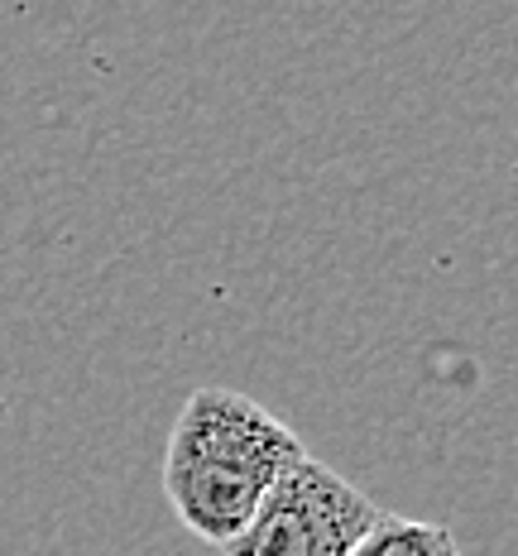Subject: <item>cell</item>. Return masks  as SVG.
<instances>
[{
	"label": "cell",
	"instance_id": "2",
	"mask_svg": "<svg viewBox=\"0 0 518 556\" xmlns=\"http://www.w3.org/2000/svg\"><path fill=\"white\" fill-rule=\"evenodd\" d=\"M379 508L365 490L321 460L303 456L279 475L240 538L226 542V556H351L379 523Z\"/></svg>",
	"mask_w": 518,
	"mask_h": 556
},
{
	"label": "cell",
	"instance_id": "3",
	"mask_svg": "<svg viewBox=\"0 0 518 556\" xmlns=\"http://www.w3.org/2000/svg\"><path fill=\"white\" fill-rule=\"evenodd\" d=\"M351 556H460V552H456V538L442 523H418V518L379 514L370 538H365Z\"/></svg>",
	"mask_w": 518,
	"mask_h": 556
},
{
	"label": "cell",
	"instance_id": "1",
	"mask_svg": "<svg viewBox=\"0 0 518 556\" xmlns=\"http://www.w3.org/2000/svg\"><path fill=\"white\" fill-rule=\"evenodd\" d=\"M307 456L298 432L240 389L188 393L164 451V500L192 538L226 547L255 518L264 494Z\"/></svg>",
	"mask_w": 518,
	"mask_h": 556
}]
</instances>
